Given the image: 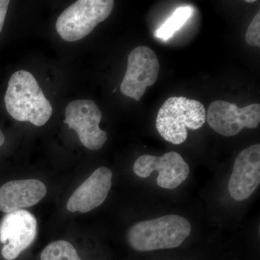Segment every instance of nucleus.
<instances>
[{
	"label": "nucleus",
	"mask_w": 260,
	"mask_h": 260,
	"mask_svg": "<svg viewBox=\"0 0 260 260\" xmlns=\"http://www.w3.org/2000/svg\"><path fill=\"white\" fill-rule=\"evenodd\" d=\"M7 111L15 120L29 121L34 125H44L52 115L50 102L31 73L15 72L8 83L5 96Z\"/></svg>",
	"instance_id": "f257e3e1"
},
{
	"label": "nucleus",
	"mask_w": 260,
	"mask_h": 260,
	"mask_svg": "<svg viewBox=\"0 0 260 260\" xmlns=\"http://www.w3.org/2000/svg\"><path fill=\"white\" fill-rule=\"evenodd\" d=\"M191 224L182 216L169 215L135 223L127 232L135 250L149 251L178 247L190 235Z\"/></svg>",
	"instance_id": "f03ea898"
},
{
	"label": "nucleus",
	"mask_w": 260,
	"mask_h": 260,
	"mask_svg": "<svg viewBox=\"0 0 260 260\" xmlns=\"http://www.w3.org/2000/svg\"><path fill=\"white\" fill-rule=\"evenodd\" d=\"M205 121L206 112L201 102L184 96H173L159 109L155 125L166 141L180 145L187 138V129H199Z\"/></svg>",
	"instance_id": "7ed1b4c3"
},
{
	"label": "nucleus",
	"mask_w": 260,
	"mask_h": 260,
	"mask_svg": "<svg viewBox=\"0 0 260 260\" xmlns=\"http://www.w3.org/2000/svg\"><path fill=\"white\" fill-rule=\"evenodd\" d=\"M112 0H79L65 9L56 23L58 34L66 42L86 37L95 26L109 18L114 8Z\"/></svg>",
	"instance_id": "20e7f679"
},
{
	"label": "nucleus",
	"mask_w": 260,
	"mask_h": 260,
	"mask_svg": "<svg viewBox=\"0 0 260 260\" xmlns=\"http://www.w3.org/2000/svg\"><path fill=\"white\" fill-rule=\"evenodd\" d=\"M160 63L153 49L145 46L135 48L128 56L127 68L120 90L126 96L140 102L146 89L156 82Z\"/></svg>",
	"instance_id": "39448f33"
},
{
	"label": "nucleus",
	"mask_w": 260,
	"mask_h": 260,
	"mask_svg": "<svg viewBox=\"0 0 260 260\" xmlns=\"http://www.w3.org/2000/svg\"><path fill=\"white\" fill-rule=\"evenodd\" d=\"M206 120L210 127L219 135L234 136L244 127L257 128L260 122V105L253 104L239 108L225 101H215L208 107Z\"/></svg>",
	"instance_id": "423d86ee"
},
{
	"label": "nucleus",
	"mask_w": 260,
	"mask_h": 260,
	"mask_svg": "<svg viewBox=\"0 0 260 260\" xmlns=\"http://www.w3.org/2000/svg\"><path fill=\"white\" fill-rule=\"evenodd\" d=\"M102 119V112L91 100L73 101L65 110V124L76 132L80 143L90 150H99L107 141V133L99 127Z\"/></svg>",
	"instance_id": "0eeeda50"
},
{
	"label": "nucleus",
	"mask_w": 260,
	"mask_h": 260,
	"mask_svg": "<svg viewBox=\"0 0 260 260\" xmlns=\"http://www.w3.org/2000/svg\"><path fill=\"white\" fill-rule=\"evenodd\" d=\"M37 234V219L25 210L7 213L0 223V242L5 244L2 254L13 260L31 245Z\"/></svg>",
	"instance_id": "6e6552de"
},
{
	"label": "nucleus",
	"mask_w": 260,
	"mask_h": 260,
	"mask_svg": "<svg viewBox=\"0 0 260 260\" xmlns=\"http://www.w3.org/2000/svg\"><path fill=\"white\" fill-rule=\"evenodd\" d=\"M135 174L141 178L150 177L152 172H158L157 184L164 189H176L189 174V167L180 154L169 152L162 156L143 155L137 159L133 167Z\"/></svg>",
	"instance_id": "1a4fd4ad"
},
{
	"label": "nucleus",
	"mask_w": 260,
	"mask_h": 260,
	"mask_svg": "<svg viewBox=\"0 0 260 260\" xmlns=\"http://www.w3.org/2000/svg\"><path fill=\"white\" fill-rule=\"evenodd\" d=\"M260 184V145H251L238 155L229 181V194L237 201L247 200Z\"/></svg>",
	"instance_id": "9d476101"
},
{
	"label": "nucleus",
	"mask_w": 260,
	"mask_h": 260,
	"mask_svg": "<svg viewBox=\"0 0 260 260\" xmlns=\"http://www.w3.org/2000/svg\"><path fill=\"white\" fill-rule=\"evenodd\" d=\"M112 175L110 169L99 167L71 195L67 209L85 213L100 206L112 188Z\"/></svg>",
	"instance_id": "9b49d317"
},
{
	"label": "nucleus",
	"mask_w": 260,
	"mask_h": 260,
	"mask_svg": "<svg viewBox=\"0 0 260 260\" xmlns=\"http://www.w3.org/2000/svg\"><path fill=\"white\" fill-rule=\"evenodd\" d=\"M47 186L38 179L5 183L0 187V211L9 213L39 203L47 194Z\"/></svg>",
	"instance_id": "f8f14e48"
},
{
	"label": "nucleus",
	"mask_w": 260,
	"mask_h": 260,
	"mask_svg": "<svg viewBox=\"0 0 260 260\" xmlns=\"http://www.w3.org/2000/svg\"><path fill=\"white\" fill-rule=\"evenodd\" d=\"M193 9L189 6L180 7L174 12L172 16L155 31V37L167 41L173 37L190 18Z\"/></svg>",
	"instance_id": "ddd939ff"
},
{
	"label": "nucleus",
	"mask_w": 260,
	"mask_h": 260,
	"mask_svg": "<svg viewBox=\"0 0 260 260\" xmlns=\"http://www.w3.org/2000/svg\"><path fill=\"white\" fill-rule=\"evenodd\" d=\"M41 260H82L74 246L64 240L56 241L44 248Z\"/></svg>",
	"instance_id": "4468645a"
},
{
	"label": "nucleus",
	"mask_w": 260,
	"mask_h": 260,
	"mask_svg": "<svg viewBox=\"0 0 260 260\" xmlns=\"http://www.w3.org/2000/svg\"><path fill=\"white\" fill-rule=\"evenodd\" d=\"M246 44L252 47H260V11L254 16L245 35Z\"/></svg>",
	"instance_id": "2eb2a0df"
},
{
	"label": "nucleus",
	"mask_w": 260,
	"mask_h": 260,
	"mask_svg": "<svg viewBox=\"0 0 260 260\" xmlns=\"http://www.w3.org/2000/svg\"><path fill=\"white\" fill-rule=\"evenodd\" d=\"M10 1L8 0H0V32L3 30L4 25L5 17L8 13V6Z\"/></svg>",
	"instance_id": "dca6fc26"
},
{
	"label": "nucleus",
	"mask_w": 260,
	"mask_h": 260,
	"mask_svg": "<svg viewBox=\"0 0 260 260\" xmlns=\"http://www.w3.org/2000/svg\"><path fill=\"white\" fill-rule=\"evenodd\" d=\"M5 141V137L4 133H3L1 129H0V147L4 144Z\"/></svg>",
	"instance_id": "f3484780"
},
{
	"label": "nucleus",
	"mask_w": 260,
	"mask_h": 260,
	"mask_svg": "<svg viewBox=\"0 0 260 260\" xmlns=\"http://www.w3.org/2000/svg\"><path fill=\"white\" fill-rule=\"evenodd\" d=\"M255 0H246V3H255Z\"/></svg>",
	"instance_id": "a211bd4d"
}]
</instances>
